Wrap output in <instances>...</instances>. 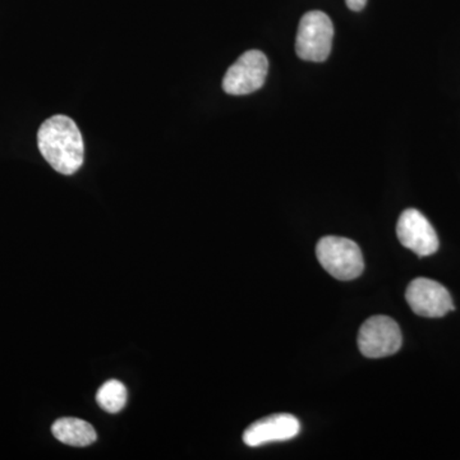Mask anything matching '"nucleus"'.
<instances>
[{
  "label": "nucleus",
  "mask_w": 460,
  "mask_h": 460,
  "mask_svg": "<svg viewBox=\"0 0 460 460\" xmlns=\"http://www.w3.org/2000/svg\"><path fill=\"white\" fill-rule=\"evenodd\" d=\"M347 7L353 12L362 11L363 8L367 4V0H345Z\"/></svg>",
  "instance_id": "obj_11"
},
{
  "label": "nucleus",
  "mask_w": 460,
  "mask_h": 460,
  "mask_svg": "<svg viewBox=\"0 0 460 460\" xmlns=\"http://www.w3.org/2000/svg\"><path fill=\"white\" fill-rule=\"evenodd\" d=\"M399 242L420 257L434 255L438 250V237L428 217L416 208L402 211L396 224Z\"/></svg>",
  "instance_id": "obj_7"
},
{
  "label": "nucleus",
  "mask_w": 460,
  "mask_h": 460,
  "mask_svg": "<svg viewBox=\"0 0 460 460\" xmlns=\"http://www.w3.org/2000/svg\"><path fill=\"white\" fill-rule=\"evenodd\" d=\"M301 431V423L292 414H271L253 422L243 432V441L247 447H256L261 445L287 441L296 438Z\"/></svg>",
  "instance_id": "obj_8"
},
{
  "label": "nucleus",
  "mask_w": 460,
  "mask_h": 460,
  "mask_svg": "<svg viewBox=\"0 0 460 460\" xmlns=\"http://www.w3.org/2000/svg\"><path fill=\"white\" fill-rule=\"evenodd\" d=\"M269 60L260 50H248L233 63L223 78V90L229 95H250L261 89L268 77Z\"/></svg>",
  "instance_id": "obj_4"
},
{
  "label": "nucleus",
  "mask_w": 460,
  "mask_h": 460,
  "mask_svg": "<svg viewBox=\"0 0 460 460\" xmlns=\"http://www.w3.org/2000/svg\"><path fill=\"white\" fill-rule=\"evenodd\" d=\"M405 298L414 314L429 319L443 317L454 310L449 290L443 284L428 278L411 280L405 292Z\"/></svg>",
  "instance_id": "obj_6"
},
{
  "label": "nucleus",
  "mask_w": 460,
  "mask_h": 460,
  "mask_svg": "<svg viewBox=\"0 0 460 460\" xmlns=\"http://www.w3.org/2000/svg\"><path fill=\"white\" fill-rule=\"evenodd\" d=\"M126 386L120 381L109 380L98 390L96 402L108 413H118L127 402Z\"/></svg>",
  "instance_id": "obj_10"
},
{
  "label": "nucleus",
  "mask_w": 460,
  "mask_h": 460,
  "mask_svg": "<svg viewBox=\"0 0 460 460\" xmlns=\"http://www.w3.org/2000/svg\"><path fill=\"white\" fill-rule=\"evenodd\" d=\"M38 146L51 168L60 174H75L84 164L83 135L75 120L66 115H54L41 124Z\"/></svg>",
  "instance_id": "obj_1"
},
{
  "label": "nucleus",
  "mask_w": 460,
  "mask_h": 460,
  "mask_svg": "<svg viewBox=\"0 0 460 460\" xmlns=\"http://www.w3.org/2000/svg\"><path fill=\"white\" fill-rule=\"evenodd\" d=\"M51 432L60 443L71 445V447H89L98 438L95 429L89 422L74 419V417H65L56 420Z\"/></svg>",
  "instance_id": "obj_9"
},
{
  "label": "nucleus",
  "mask_w": 460,
  "mask_h": 460,
  "mask_svg": "<svg viewBox=\"0 0 460 460\" xmlns=\"http://www.w3.org/2000/svg\"><path fill=\"white\" fill-rule=\"evenodd\" d=\"M334 25L328 14L321 11L307 12L299 22L296 53L308 62H323L332 53Z\"/></svg>",
  "instance_id": "obj_3"
},
{
  "label": "nucleus",
  "mask_w": 460,
  "mask_h": 460,
  "mask_svg": "<svg viewBox=\"0 0 460 460\" xmlns=\"http://www.w3.org/2000/svg\"><path fill=\"white\" fill-rule=\"evenodd\" d=\"M402 332L392 317L378 314L366 320L358 332V347L367 358L393 356L402 348Z\"/></svg>",
  "instance_id": "obj_5"
},
{
  "label": "nucleus",
  "mask_w": 460,
  "mask_h": 460,
  "mask_svg": "<svg viewBox=\"0 0 460 460\" xmlns=\"http://www.w3.org/2000/svg\"><path fill=\"white\" fill-rule=\"evenodd\" d=\"M316 256L321 266L338 280L357 279L365 269L361 248L352 239L335 235L321 238Z\"/></svg>",
  "instance_id": "obj_2"
}]
</instances>
